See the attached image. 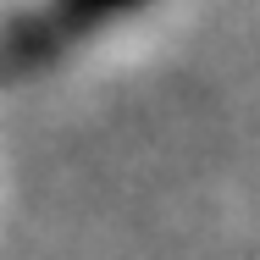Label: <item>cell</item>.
Instances as JSON below:
<instances>
[{"instance_id":"obj_1","label":"cell","mask_w":260,"mask_h":260,"mask_svg":"<svg viewBox=\"0 0 260 260\" xmlns=\"http://www.w3.org/2000/svg\"><path fill=\"white\" fill-rule=\"evenodd\" d=\"M160 0H22L0 17V83H39Z\"/></svg>"}]
</instances>
